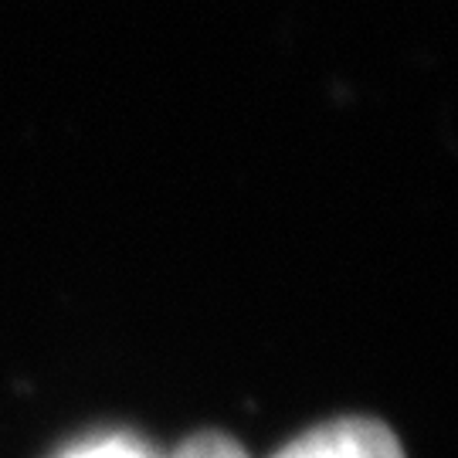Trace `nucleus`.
<instances>
[{"label":"nucleus","instance_id":"f257e3e1","mask_svg":"<svg viewBox=\"0 0 458 458\" xmlns=\"http://www.w3.org/2000/svg\"><path fill=\"white\" fill-rule=\"evenodd\" d=\"M276 458H404L391 428L374 418H336L310 428Z\"/></svg>","mask_w":458,"mask_h":458},{"label":"nucleus","instance_id":"f03ea898","mask_svg":"<svg viewBox=\"0 0 458 458\" xmlns=\"http://www.w3.org/2000/svg\"><path fill=\"white\" fill-rule=\"evenodd\" d=\"M62 458H157V455L149 452L147 445L130 438V435H102V438L75 445Z\"/></svg>","mask_w":458,"mask_h":458},{"label":"nucleus","instance_id":"7ed1b4c3","mask_svg":"<svg viewBox=\"0 0 458 458\" xmlns=\"http://www.w3.org/2000/svg\"><path fill=\"white\" fill-rule=\"evenodd\" d=\"M170 458H248V455L245 448L234 442V438H228V435H221V431H200L194 438H187Z\"/></svg>","mask_w":458,"mask_h":458}]
</instances>
